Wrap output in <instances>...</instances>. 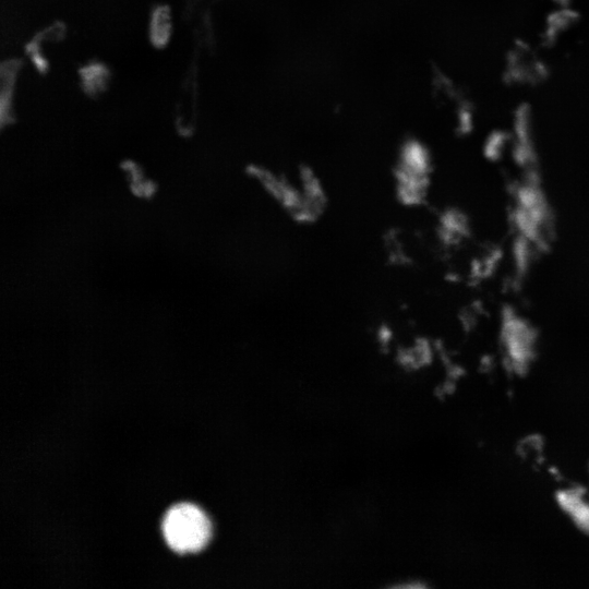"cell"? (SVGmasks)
Segmentation results:
<instances>
[{"label":"cell","instance_id":"cell-2","mask_svg":"<svg viewBox=\"0 0 589 589\" xmlns=\"http://www.w3.org/2000/svg\"><path fill=\"white\" fill-rule=\"evenodd\" d=\"M170 31V20L166 11H157L152 20V35L157 43L164 41Z\"/></svg>","mask_w":589,"mask_h":589},{"label":"cell","instance_id":"cell-1","mask_svg":"<svg viewBox=\"0 0 589 589\" xmlns=\"http://www.w3.org/2000/svg\"><path fill=\"white\" fill-rule=\"evenodd\" d=\"M161 530L167 544L178 553L197 552L211 538L207 516L195 505L180 503L168 509Z\"/></svg>","mask_w":589,"mask_h":589}]
</instances>
